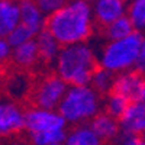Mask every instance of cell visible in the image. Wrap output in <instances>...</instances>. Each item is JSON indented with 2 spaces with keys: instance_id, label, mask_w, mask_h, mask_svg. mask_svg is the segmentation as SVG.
Returning <instances> with one entry per match:
<instances>
[{
  "instance_id": "6da1fadb",
  "label": "cell",
  "mask_w": 145,
  "mask_h": 145,
  "mask_svg": "<svg viewBox=\"0 0 145 145\" xmlns=\"http://www.w3.org/2000/svg\"><path fill=\"white\" fill-rule=\"evenodd\" d=\"M96 26L91 5L83 0H68L63 9L46 19V29L63 46L89 42Z\"/></svg>"
},
{
  "instance_id": "7a4b0ae2",
  "label": "cell",
  "mask_w": 145,
  "mask_h": 145,
  "mask_svg": "<svg viewBox=\"0 0 145 145\" xmlns=\"http://www.w3.org/2000/svg\"><path fill=\"white\" fill-rule=\"evenodd\" d=\"M54 68L68 86H87L99 68L97 51L90 42L63 46Z\"/></svg>"
},
{
  "instance_id": "3957f363",
  "label": "cell",
  "mask_w": 145,
  "mask_h": 145,
  "mask_svg": "<svg viewBox=\"0 0 145 145\" xmlns=\"http://www.w3.org/2000/svg\"><path fill=\"white\" fill-rule=\"evenodd\" d=\"M58 112L70 126L87 125L93 118L103 112V96L90 84L70 86L58 107Z\"/></svg>"
},
{
  "instance_id": "277c9868",
  "label": "cell",
  "mask_w": 145,
  "mask_h": 145,
  "mask_svg": "<svg viewBox=\"0 0 145 145\" xmlns=\"http://www.w3.org/2000/svg\"><path fill=\"white\" fill-rule=\"evenodd\" d=\"M142 41L144 33L139 32H134L128 38L119 41H106L97 51L99 67L106 68L115 76L135 70Z\"/></svg>"
},
{
  "instance_id": "5b68a950",
  "label": "cell",
  "mask_w": 145,
  "mask_h": 145,
  "mask_svg": "<svg viewBox=\"0 0 145 145\" xmlns=\"http://www.w3.org/2000/svg\"><path fill=\"white\" fill-rule=\"evenodd\" d=\"M68 87L70 86L57 72L46 74L35 83L31 100L33 106L50 109V110H58Z\"/></svg>"
},
{
  "instance_id": "8992f818",
  "label": "cell",
  "mask_w": 145,
  "mask_h": 145,
  "mask_svg": "<svg viewBox=\"0 0 145 145\" xmlns=\"http://www.w3.org/2000/svg\"><path fill=\"white\" fill-rule=\"evenodd\" d=\"M68 123L58 110H50L38 106H31L26 109V134L36 135L45 132L68 131Z\"/></svg>"
},
{
  "instance_id": "52a82bcc",
  "label": "cell",
  "mask_w": 145,
  "mask_h": 145,
  "mask_svg": "<svg viewBox=\"0 0 145 145\" xmlns=\"http://www.w3.org/2000/svg\"><path fill=\"white\" fill-rule=\"evenodd\" d=\"M26 131V109L13 100H3L0 105V134L3 138H13Z\"/></svg>"
},
{
  "instance_id": "ba28073f",
  "label": "cell",
  "mask_w": 145,
  "mask_h": 145,
  "mask_svg": "<svg viewBox=\"0 0 145 145\" xmlns=\"http://www.w3.org/2000/svg\"><path fill=\"white\" fill-rule=\"evenodd\" d=\"M91 9L96 25L105 29L118 19L126 16L128 2L125 0H96L91 3Z\"/></svg>"
},
{
  "instance_id": "9c48e42d",
  "label": "cell",
  "mask_w": 145,
  "mask_h": 145,
  "mask_svg": "<svg viewBox=\"0 0 145 145\" xmlns=\"http://www.w3.org/2000/svg\"><path fill=\"white\" fill-rule=\"evenodd\" d=\"M144 84H145V77L139 74L137 70H132V71L122 72V74H118L115 77L112 91L123 96L131 102H135L139 99Z\"/></svg>"
},
{
  "instance_id": "30bf717a",
  "label": "cell",
  "mask_w": 145,
  "mask_h": 145,
  "mask_svg": "<svg viewBox=\"0 0 145 145\" xmlns=\"http://www.w3.org/2000/svg\"><path fill=\"white\" fill-rule=\"evenodd\" d=\"M123 134L142 135L145 132V103L141 100L131 102L125 115L119 119Z\"/></svg>"
},
{
  "instance_id": "8fae6325",
  "label": "cell",
  "mask_w": 145,
  "mask_h": 145,
  "mask_svg": "<svg viewBox=\"0 0 145 145\" xmlns=\"http://www.w3.org/2000/svg\"><path fill=\"white\" fill-rule=\"evenodd\" d=\"M33 86L35 84L32 83V78L25 71H16L6 77L5 89L9 96V100L19 103V100H22V99L31 97Z\"/></svg>"
},
{
  "instance_id": "7c38bea8",
  "label": "cell",
  "mask_w": 145,
  "mask_h": 145,
  "mask_svg": "<svg viewBox=\"0 0 145 145\" xmlns=\"http://www.w3.org/2000/svg\"><path fill=\"white\" fill-rule=\"evenodd\" d=\"M89 125L103 142H113L122 134L119 119L107 115L106 112H100L96 118L91 119Z\"/></svg>"
},
{
  "instance_id": "4fadbf2b",
  "label": "cell",
  "mask_w": 145,
  "mask_h": 145,
  "mask_svg": "<svg viewBox=\"0 0 145 145\" xmlns=\"http://www.w3.org/2000/svg\"><path fill=\"white\" fill-rule=\"evenodd\" d=\"M20 23V0H0V35L2 38H6Z\"/></svg>"
},
{
  "instance_id": "5bb4252c",
  "label": "cell",
  "mask_w": 145,
  "mask_h": 145,
  "mask_svg": "<svg viewBox=\"0 0 145 145\" xmlns=\"http://www.w3.org/2000/svg\"><path fill=\"white\" fill-rule=\"evenodd\" d=\"M35 41H36V46H38L41 63L46 65H55L57 58L63 50V45L57 41V38L48 29L39 32L35 36Z\"/></svg>"
},
{
  "instance_id": "9a60e30c",
  "label": "cell",
  "mask_w": 145,
  "mask_h": 145,
  "mask_svg": "<svg viewBox=\"0 0 145 145\" xmlns=\"http://www.w3.org/2000/svg\"><path fill=\"white\" fill-rule=\"evenodd\" d=\"M22 12V25L28 26L35 35L46 29V16L38 7L35 0H20Z\"/></svg>"
},
{
  "instance_id": "2e32d148",
  "label": "cell",
  "mask_w": 145,
  "mask_h": 145,
  "mask_svg": "<svg viewBox=\"0 0 145 145\" xmlns=\"http://www.w3.org/2000/svg\"><path fill=\"white\" fill-rule=\"evenodd\" d=\"M41 61L36 41L32 39L23 45L13 48V55H12V63H13L20 71L22 70H31Z\"/></svg>"
},
{
  "instance_id": "e0dca14e",
  "label": "cell",
  "mask_w": 145,
  "mask_h": 145,
  "mask_svg": "<svg viewBox=\"0 0 145 145\" xmlns=\"http://www.w3.org/2000/svg\"><path fill=\"white\" fill-rule=\"evenodd\" d=\"M64 145H105V142L94 134L90 125L71 126L67 132Z\"/></svg>"
},
{
  "instance_id": "ac0fdd59",
  "label": "cell",
  "mask_w": 145,
  "mask_h": 145,
  "mask_svg": "<svg viewBox=\"0 0 145 145\" xmlns=\"http://www.w3.org/2000/svg\"><path fill=\"white\" fill-rule=\"evenodd\" d=\"M135 31L134 25L131 23L128 16H123L118 19L116 22H113L112 25H109L103 29V36L106 41H119V39H123L131 36Z\"/></svg>"
},
{
  "instance_id": "d6986e66",
  "label": "cell",
  "mask_w": 145,
  "mask_h": 145,
  "mask_svg": "<svg viewBox=\"0 0 145 145\" xmlns=\"http://www.w3.org/2000/svg\"><path fill=\"white\" fill-rule=\"evenodd\" d=\"M129 105H131V100H128L126 97L118 93L110 91L103 97V112H106L107 115H110L116 119H120L128 110Z\"/></svg>"
},
{
  "instance_id": "ffe728a7",
  "label": "cell",
  "mask_w": 145,
  "mask_h": 145,
  "mask_svg": "<svg viewBox=\"0 0 145 145\" xmlns=\"http://www.w3.org/2000/svg\"><path fill=\"white\" fill-rule=\"evenodd\" d=\"M115 74L110 71H107L106 68L99 67L97 70L94 71V74L91 77L90 86L97 91L99 94H102L103 97L106 94H109L113 89V83H115Z\"/></svg>"
},
{
  "instance_id": "44dd1931",
  "label": "cell",
  "mask_w": 145,
  "mask_h": 145,
  "mask_svg": "<svg viewBox=\"0 0 145 145\" xmlns=\"http://www.w3.org/2000/svg\"><path fill=\"white\" fill-rule=\"evenodd\" d=\"M126 16L135 31L145 35V0H129Z\"/></svg>"
},
{
  "instance_id": "7402d4cb",
  "label": "cell",
  "mask_w": 145,
  "mask_h": 145,
  "mask_svg": "<svg viewBox=\"0 0 145 145\" xmlns=\"http://www.w3.org/2000/svg\"><path fill=\"white\" fill-rule=\"evenodd\" d=\"M68 131H55L45 132V134L28 135L31 145H52V144H64Z\"/></svg>"
},
{
  "instance_id": "603a6c76",
  "label": "cell",
  "mask_w": 145,
  "mask_h": 145,
  "mask_svg": "<svg viewBox=\"0 0 145 145\" xmlns=\"http://www.w3.org/2000/svg\"><path fill=\"white\" fill-rule=\"evenodd\" d=\"M35 33L28 28V26H25V25H20L18 26V28H15L13 31H12L7 36H6V39H7V42L13 46V48H16V46H19V45H23V44H26V42H29V41H32V39H35Z\"/></svg>"
},
{
  "instance_id": "cb8c5ba5",
  "label": "cell",
  "mask_w": 145,
  "mask_h": 145,
  "mask_svg": "<svg viewBox=\"0 0 145 145\" xmlns=\"http://www.w3.org/2000/svg\"><path fill=\"white\" fill-rule=\"evenodd\" d=\"M35 3L38 5V7L45 13V16H51L55 12H58L59 9H63L68 0H35Z\"/></svg>"
},
{
  "instance_id": "d4e9b609",
  "label": "cell",
  "mask_w": 145,
  "mask_h": 145,
  "mask_svg": "<svg viewBox=\"0 0 145 145\" xmlns=\"http://www.w3.org/2000/svg\"><path fill=\"white\" fill-rule=\"evenodd\" d=\"M115 145H145L142 135H131V134H120V137L115 141Z\"/></svg>"
},
{
  "instance_id": "484cf974",
  "label": "cell",
  "mask_w": 145,
  "mask_h": 145,
  "mask_svg": "<svg viewBox=\"0 0 145 145\" xmlns=\"http://www.w3.org/2000/svg\"><path fill=\"white\" fill-rule=\"evenodd\" d=\"M12 55H13V46H12L6 38L0 39V59L3 63L12 61Z\"/></svg>"
},
{
  "instance_id": "4316f807",
  "label": "cell",
  "mask_w": 145,
  "mask_h": 145,
  "mask_svg": "<svg viewBox=\"0 0 145 145\" xmlns=\"http://www.w3.org/2000/svg\"><path fill=\"white\" fill-rule=\"evenodd\" d=\"M135 70L142 74L145 77V35H144V41H142V46H141V52H139V58H138V63Z\"/></svg>"
},
{
  "instance_id": "83f0119b",
  "label": "cell",
  "mask_w": 145,
  "mask_h": 145,
  "mask_svg": "<svg viewBox=\"0 0 145 145\" xmlns=\"http://www.w3.org/2000/svg\"><path fill=\"white\" fill-rule=\"evenodd\" d=\"M138 100H141L142 103H145V84H144V87L141 90V94H139V99Z\"/></svg>"
},
{
  "instance_id": "f1b7e54d",
  "label": "cell",
  "mask_w": 145,
  "mask_h": 145,
  "mask_svg": "<svg viewBox=\"0 0 145 145\" xmlns=\"http://www.w3.org/2000/svg\"><path fill=\"white\" fill-rule=\"evenodd\" d=\"M6 145H25V144H23V142H20V141H10V142H7Z\"/></svg>"
},
{
  "instance_id": "f546056e",
  "label": "cell",
  "mask_w": 145,
  "mask_h": 145,
  "mask_svg": "<svg viewBox=\"0 0 145 145\" xmlns=\"http://www.w3.org/2000/svg\"><path fill=\"white\" fill-rule=\"evenodd\" d=\"M83 2H87V3H90V5H91L93 2H96V0H83Z\"/></svg>"
},
{
  "instance_id": "4dcf8cb0",
  "label": "cell",
  "mask_w": 145,
  "mask_h": 145,
  "mask_svg": "<svg viewBox=\"0 0 145 145\" xmlns=\"http://www.w3.org/2000/svg\"><path fill=\"white\" fill-rule=\"evenodd\" d=\"M142 138H144V141H145V132H144V134H142Z\"/></svg>"
},
{
  "instance_id": "1f68e13d",
  "label": "cell",
  "mask_w": 145,
  "mask_h": 145,
  "mask_svg": "<svg viewBox=\"0 0 145 145\" xmlns=\"http://www.w3.org/2000/svg\"><path fill=\"white\" fill-rule=\"evenodd\" d=\"M52 145H64V144H52Z\"/></svg>"
},
{
  "instance_id": "d6a6232c",
  "label": "cell",
  "mask_w": 145,
  "mask_h": 145,
  "mask_svg": "<svg viewBox=\"0 0 145 145\" xmlns=\"http://www.w3.org/2000/svg\"><path fill=\"white\" fill-rule=\"evenodd\" d=\"M125 2H129V0H125Z\"/></svg>"
}]
</instances>
